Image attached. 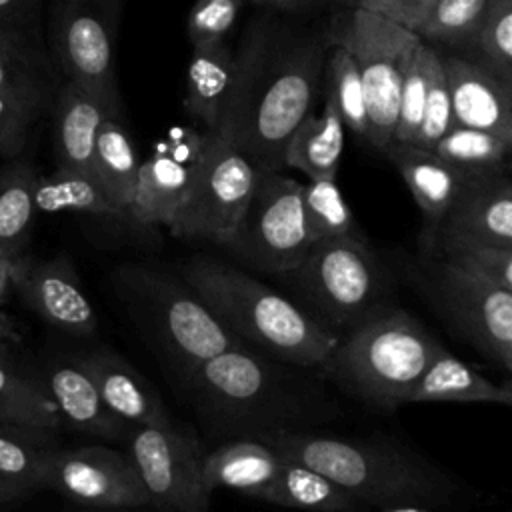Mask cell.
<instances>
[{"instance_id": "cell-18", "label": "cell", "mask_w": 512, "mask_h": 512, "mask_svg": "<svg viewBox=\"0 0 512 512\" xmlns=\"http://www.w3.org/2000/svg\"><path fill=\"white\" fill-rule=\"evenodd\" d=\"M92 376L104 404L130 426L172 424L174 418L162 396L122 354L96 348L74 356Z\"/></svg>"}, {"instance_id": "cell-37", "label": "cell", "mask_w": 512, "mask_h": 512, "mask_svg": "<svg viewBox=\"0 0 512 512\" xmlns=\"http://www.w3.org/2000/svg\"><path fill=\"white\" fill-rule=\"evenodd\" d=\"M300 198L310 242L358 232L336 178H308V182L302 184Z\"/></svg>"}, {"instance_id": "cell-31", "label": "cell", "mask_w": 512, "mask_h": 512, "mask_svg": "<svg viewBox=\"0 0 512 512\" xmlns=\"http://www.w3.org/2000/svg\"><path fill=\"white\" fill-rule=\"evenodd\" d=\"M38 172L30 162L12 158L0 168V254L18 256L34 222V186Z\"/></svg>"}, {"instance_id": "cell-45", "label": "cell", "mask_w": 512, "mask_h": 512, "mask_svg": "<svg viewBox=\"0 0 512 512\" xmlns=\"http://www.w3.org/2000/svg\"><path fill=\"white\" fill-rule=\"evenodd\" d=\"M432 0H356L352 8H364L376 14H382L404 28L418 18V14L430 4Z\"/></svg>"}, {"instance_id": "cell-3", "label": "cell", "mask_w": 512, "mask_h": 512, "mask_svg": "<svg viewBox=\"0 0 512 512\" xmlns=\"http://www.w3.org/2000/svg\"><path fill=\"white\" fill-rule=\"evenodd\" d=\"M286 458L334 480L360 506L384 512H428L450 506L460 486L422 454L380 438H354L310 428L260 436Z\"/></svg>"}, {"instance_id": "cell-1", "label": "cell", "mask_w": 512, "mask_h": 512, "mask_svg": "<svg viewBox=\"0 0 512 512\" xmlns=\"http://www.w3.org/2000/svg\"><path fill=\"white\" fill-rule=\"evenodd\" d=\"M330 38L254 22L236 56L218 132L260 172L282 170L288 136L314 108Z\"/></svg>"}, {"instance_id": "cell-38", "label": "cell", "mask_w": 512, "mask_h": 512, "mask_svg": "<svg viewBox=\"0 0 512 512\" xmlns=\"http://www.w3.org/2000/svg\"><path fill=\"white\" fill-rule=\"evenodd\" d=\"M464 50L468 58L512 84V0H490L486 16Z\"/></svg>"}, {"instance_id": "cell-43", "label": "cell", "mask_w": 512, "mask_h": 512, "mask_svg": "<svg viewBox=\"0 0 512 512\" xmlns=\"http://www.w3.org/2000/svg\"><path fill=\"white\" fill-rule=\"evenodd\" d=\"M38 122L22 106L0 94V158L12 160L28 146L30 130Z\"/></svg>"}, {"instance_id": "cell-27", "label": "cell", "mask_w": 512, "mask_h": 512, "mask_svg": "<svg viewBox=\"0 0 512 512\" xmlns=\"http://www.w3.org/2000/svg\"><path fill=\"white\" fill-rule=\"evenodd\" d=\"M236 56L226 42L192 48L186 68L184 112L206 130H216L234 80Z\"/></svg>"}, {"instance_id": "cell-46", "label": "cell", "mask_w": 512, "mask_h": 512, "mask_svg": "<svg viewBox=\"0 0 512 512\" xmlns=\"http://www.w3.org/2000/svg\"><path fill=\"white\" fill-rule=\"evenodd\" d=\"M38 488L34 484H28L24 480L0 474V506L4 504H16L28 500Z\"/></svg>"}, {"instance_id": "cell-28", "label": "cell", "mask_w": 512, "mask_h": 512, "mask_svg": "<svg viewBox=\"0 0 512 512\" xmlns=\"http://www.w3.org/2000/svg\"><path fill=\"white\" fill-rule=\"evenodd\" d=\"M140 162L134 140L120 116H106L96 132L90 170L112 204L128 220Z\"/></svg>"}, {"instance_id": "cell-44", "label": "cell", "mask_w": 512, "mask_h": 512, "mask_svg": "<svg viewBox=\"0 0 512 512\" xmlns=\"http://www.w3.org/2000/svg\"><path fill=\"white\" fill-rule=\"evenodd\" d=\"M42 0H0V32L42 44Z\"/></svg>"}, {"instance_id": "cell-36", "label": "cell", "mask_w": 512, "mask_h": 512, "mask_svg": "<svg viewBox=\"0 0 512 512\" xmlns=\"http://www.w3.org/2000/svg\"><path fill=\"white\" fill-rule=\"evenodd\" d=\"M324 72L326 96H330V100L334 102L344 126L356 136L366 138V96L354 58L344 46L330 42L324 60Z\"/></svg>"}, {"instance_id": "cell-16", "label": "cell", "mask_w": 512, "mask_h": 512, "mask_svg": "<svg viewBox=\"0 0 512 512\" xmlns=\"http://www.w3.org/2000/svg\"><path fill=\"white\" fill-rule=\"evenodd\" d=\"M464 242L512 248V182L508 168L468 174L426 250L436 252Z\"/></svg>"}, {"instance_id": "cell-34", "label": "cell", "mask_w": 512, "mask_h": 512, "mask_svg": "<svg viewBox=\"0 0 512 512\" xmlns=\"http://www.w3.org/2000/svg\"><path fill=\"white\" fill-rule=\"evenodd\" d=\"M488 6L490 0H432L408 30L424 42L464 50L486 16Z\"/></svg>"}, {"instance_id": "cell-8", "label": "cell", "mask_w": 512, "mask_h": 512, "mask_svg": "<svg viewBox=\"0 0 512 512\" xmlns=\"http://www.w3.org/2000/svg\"><path fill=\"white\" fill-rule=\"evenodd\" d=\"M122 0H48V48L54 68L122 114L116 34Z\"/></svg>"}, {"instance_id": "cell-5", "label": "cell", "mask_w": 512, "mask_h": 512, "mask_svg": "<svg viewBox=\"0 0 512 512\" xmlns=\"http://www.w3.org/2000/svg\"><path fill=\"white\" fill-rule=\"evenodd\" d=\"M442 350L418 318L384 300L338 336L318 370L364 404L396 410Z\"/></svg>"}, {"instance_id": "cell-23", "label": "cell", "mask_w": 512, "mask_h": 512, "mask_svg": "<svg viewBox=\"0 0 512 512\" xmlns=\"http://www.w3.org/2000/svg\"><path fill=\"white\" fill-rule=\"evenodd\" d=\"M56 166L90 170L96 132L106 116L114 114L100 98L82 86L64 80L58 84L52 104Z\"/></svg>"}, {"instance_id": "cell-20", "label": "cell", "mask_w": 512, "mask_h": 512, "mask_svg": "<svg viewBox=\"0 0 512 512\" xmlns=\"http://www.w3.org/2000/svg\"><path fill=\"white\" fill-rule=\"evenodd\" d=\"M52 396L62 422H68L82 434L120 440L130 424L120 420L102 400L92 376L72 356L68 360H52L42 378Z\"/></svg>"}, {"instance_id": "cell-30", "label": "cell", "mask_w": 512, "mask_h": 512, "mask_svg": "<svg viewBox=\"0 0 512 512\" xmlns=\"http://www.w3.org/2000/svg\"><path fill=\"white\" fill-rule=\"evenodd\" d=\"M36 212H76L98 218H124L88 170L56 166L52 174H38L34 186Z\"/></svg>"}, {"instance_id": "cell-32", "label": "cell", "mask_w": 512, "mask_h": 512, "mask_svg": "<svg viewBox=\"0 0 512 512\" xmlns=\"http://www.w3.org/2000/svg\"><path fill=\"white\" fill-rule=\"evenodd\" d=\"M0 420L58 430L60 412L42 378L28 374L16 360L0 362Z\"/></svg>"}, {"instance_id": "cell-47", "label": "cell", "mask_w": 512, "mask_h": 512, "mask_svg": "<svg viewBox=\"0 0 512 512\" xmlns=\"http://www.w3.org/2000/svg\"><path fill=\"white\" fill-rule=\"evenodd\" d=\"M316 2H324V0H264V6L276 8V10H300V8H306ZM334 2H346L352 6L356 4V0H334Z\"/></svg>"}, {"instance_id": "cell-29", "label": "cell", "mask_w": 512, "mask_h": 512, "mask_svg": "<svg viewBox=\"0 0 512 512\" xmlns=\"http://www.w3.org/2000/svg\"><path fill=\"white\" fill-rule=\"evenodd\" d=\"M258 500L316 512H352L360 502L326 474L282 456V464Z\"/></svg>"}, {"instance_id": "cell-7", "label": "cell", "mask_w": 512, "mask_h": 512, "mask_svg": "<svg viewBox=\"0 0 512 512\" xmlns=\"http://www.w3.org/2000/svg\"><path fill=\"white\" fill-rule=\"evenodd\" d=\"M280 276L324 318L346 328L384 302L388 290L386 270L358 232L312 242Z\"/></svg>"}, {"instance_id": "cell-49", "label": "cell", "mask_w": 512, "mask_h": 512, "mask_svg": "<svg viewBox=\"0 0 512 512\" xmlns=\"http://www.w3.org/2000/svg\"><path fill=\"white\" fill-rule=\"evenodd\" d=\"M10 360H16V354L6 328L0 324V362H10Z\"/></svg>"}, {"instance_id": "cell-24", "label": "cell", "mask_w": 512, "mask_h": 512, "mask_svg": "<svg viewBox=\"0 0 512 512\" xmlns=\"http://www.w3.org/2000/svg\"><path fill=\"white\" fill-rule=\"evenodd\" d=\"M282 464V454L254 436L228 440L202 456V478L210 490L230 488L258 498Z\"/></svg>"}, {"instance_id": "cell-9", "label": "cell", "mask_w": 512, "mask_h": 512, "mask_svg": "<svg viewBox=\"0 0 512 512\" xmlns=\"http://www.w3.org/2000/svg\"><path fill=\"white\" fill-rule=\"evenodd\" d=\"M328 38L344 46L356 62L366 96V140L384 154L396 126L404 70L420 38L398 22L364 8H352L348 22Z\"/></svg>"}, {"instance_id": "cell-19", "label": "cell", "mask_w": 512, "mask_h": 512, "mask_svg": "<svg viewBox=\"0 0 512 512\" xmlns=\"http://www.w3.org/2000/svg\"><path fill=\"white\" fill-rule=\"evenodd\" d=\"M384 154L396 166L398 174L406 182L414 202L420 208V214L424 218L422 244L428 246L460 184L472 172H464L446 162L434 150L420 148L416 144L390 142Z\"/></svg>"}, {"instance_id": "cell-33", "label": "cell", "mask_w": 512, "mask_h": 512, "mask_svg": "<svg viewBox=\"0 0 512 512\" xmlns=\"http://www.w3.org/2000/svg\"><path fill=\"white\" fill-rule=\"evenodd\" d=\"M54 430L0 420V474L44 488V470L56 448Z\"/></svg>"}, {"instance_id": "cell-10", "label": "cell", "mask_w": 512, "mask_h": 512, "mask_svg": "<svg viewBox=\"0 0 512 512\" xmlns=\"http://www.w3.org/2000/svg\"><path fill=\"white\" fill-rule=\"evenodd\" d=\"M420 286L448 326L476 352L508 372L512 368V290L428 252Z\"/></svg>"}, {"instance_id": "cell-15", "label": "cell", "mask_w": 512, "mask_h": 512, "mask_svg": "<svg viewBox=\"0 0 512 512\" xmlns=\"http://www.w3.org/2000/svg\"><path fill=\"white\" fill-rule=\"evenodd\" d=\"M10 288L46 324L74 338H90L98 328L96 310L72 260L64 254L44 260L14 256Z\"/></svg>"}, {"instance_id": "cell-42", "label": "cell", "mask_w": 512, "mask_h": 512, "mask_svg": "<svg viewBox=\"0 0 512 512\" xmlns=\"http://www.w3.org/2000/svg\"><path fill=\"white\" fill-rule=\"evenodd\" d=\"M452 128V106H450V94L446 86V76L438 52V60L432 68L428 90H426V102L422 110V118L418 124V130L414 134V140L410 144H416L420 148L432 150L436 142Z\"/></svg>"}, {"instance_id": "cell-2", "label": "cell", "mask_w": 512, "mask_h": 512, "mask_svg": "<svg viewBox=\"0 0 512 512\" xmlns=\"http://www.w3.org/2000/svg\"><path fill=\"white\" fill-rule=\"evenodd\" d=\"M300 370L236 344L186 370V388L210 432L260 438L326 416V398Z\"/></svg>"}, {"instance_id": "cell-50", "label": "cell", "mask_w": 512, "mask_h": 512, "mask_svg": "<svg viewBox=\"0 0 512 512\" xmlns=\"http://www.w3.org/2000/svg\"><path fill=\"white\" fill-rule=\"evenodd\" d=\"M252 2H256V4H260V6H264V0H252Z\"/></svg>"}, {"instance_id": "cell-21", "label": "cell", "mask_w": 512, "mask_h": 512, "mask_svg": "<svg viewBox=\"0 0 512 512\" xmlns=\"http://www.w3.org/2000/svg\"><path fill=\"white\" fill-rule=\"evenodd\" d=\"M56 68L44 44L0 32V94L36 120L52 110L58 90Z\"/></svg>"}, {"instance_id": "cell-39", "label": "cell", "mask_w": 512, "mask_h": 512, "mask_svg": "<svg viewBox=\"0 0 512 512\" xmlns=\"http://www.w3.org/2000/svg\"><path fill=\"white\" fill-rule=\"evenodd\" d=\"M436 60H438V50L432 48L428 42L420 40V44L414 48L410 62L404 70L392 142L410 144L414 140V134L422 118L424 102H426L430 74Z\"/></svg>"}, {"instance_id": "cell-26", "label": "cell", "mask_w": 512, "mask_h": 512, "mask_svg": "<svg viewBox=\"0 0 512 512\" xmlns=\"http://www.w3.org/2000/svg\"><path fill=\"white\" fill-rule=\"evenodd\" d=\"M344 122L330 100L324 98L322 108H314L298 122L286 140L282 164L296 168L310 180L336 178L344 150Z\"/></svg>"}, {"instance_id": "cell-13", "label": "cell", "mask_w": 512, "mask_h": 512, "mask_svg": "<svg viewBox=\"0 0 512 512\" xmlns=\"http://www.w3.org/2000/svg\"><path fill=\"white\" fill-rule=\"evenodd\" d=\"M126 456L132 462L148 506L172 512H204L212 490L202 478V448L198 438L172 424L130 426Z\"/></svg>"}, {"instance_id": "cell-25", "label": "cell", "mask_w": 512, "mask_h": 512, "mask_svg": "<svg viewBox=\"0 0 512 512\" xmlns=\"http://www.w3.org/2000/svg\"><path fill=\"white\" fill-rule=\"evenodd\" d=\"M458 402V404H510L508 384H496L446 348L426 366L406 396V404Z\"/></svg>"}, {"instance_id": "cell-11", "label": "cell", "mask_w": 512, "mask_h": 512, "mask_svg": "<svg viewBox=\"0 0 512 512\" xmlns=\"http://www.w3.org/2000/svg\"><path fill=\"white\" fill-rule=\"evenodd\" d=\"M300 190L302 182L280 170L260 172L240 220L218 244L252 270H292L312 244Z\"/></svg>"}, {"instance_id": "cell-6", "label": "cell", "mask_w": 512, "mask_h": 512, "mask_svg": "<svg viewBox=\"0 0 512 512\" xmlns=\"http://www.w3.org/2000/svg\"><path fill=\"white\" fill-rule=\"evenodd\" d=\"M116 276L128 302L140 310L154 336L184 370L244 344L212 314L182 276L148 266H124Z\"/></svg>"}, {"instance_id": "cell-35", "label": "cell", "mask_w": 512, "mask_h": 512, "mask_svg": "<svg viewBox=\"0 0 512 512\" xmlns=\"http://www.w3.org/2000/svg\"><path fill=\"white\" fill-rule=\"evenodd\" d=\"M510 148L512 140L478 128L452 126L432 150L464 172H492L508 168Z\"/></svg>"}, {"instance_id": "cell-40", "label": "cell", "mask_w": 512, "mask_h": 512, "mask_svg": "<svg viewBox=\"0 0 512 512\" xmlns=\"http://www.w3.org/2000/svg\"><path fill=\"white\" fill-rule=\"evenodd\" d=\"M440 258L450 264L464 268L476 276H482L502 288L512 290V248L482 244V242H464L452 244L442 250H436Z\"/></svg>"}, {"instance_id": "cell-41", "label": "cell", "mask_w": 512, "mask_h": 512, "mask_svg": "<svg viewBox=\"0 0 512 512\" xmlns=\"http://www.w3.org/2000/svg\"><path fill=\"white\" fill-rule=\"evenodd\" d=\"M242 10V0H196L188 12L186 32L192 48L224 42Z\"/></svg>"}, {"instance_id": "cell-22", "label": "cell", "mask_w": 512, "mask_h": 512, "mask_svg": "<svg viewBox=\"0 0 512 512\" xmlns=\"http://www.w3.org/2000/svg\"><path fill=\"white\" fill-rule=\"evenodd\" d=\"M196 150L198 142L188 156L158 148L150 158L140 162L136 188L128 210L132 222L142 226H168L172 222L188 192Z\"/></svg>"}, {"instance_id": "cell-12", "label": "cell", "mask_w": 512, "mask_h": 512, "mask_svg": "<svg viewBox=\"0 0 512 512\" xmlns=\"http://www.w3.org/2000/svg\"><path fill=\"white\" fill-rule=\"evenodd\" d=\"M258 174L260 170L218 132L200 134L192 180L168 224L170 234L218 244L240 220Z\"/></svg>"}, {"instance_id": "cell-17", "label": "cell", "mask_w": 512, "mask_h": 512, "mask_svg": "<svg viewBox=\"0 0 512 512\" xmlns=\"http://www.w3.org/2000/svg\"><path fill=\"white\" fill-rule=\"evenodd\" d=\"M452 126L478 128L512 140V84L462 54H442Z\"/></svg>"}, {"instance_id": "cell-14", "label": "cell", "mask_w": 512, "mask_h": 512, "mask_svg": "<svg viewBox=\"0 0 512 512\" xmlns=\"http://www.w3.org/2000/svg\"><path fill=\"white\" fill-rule=\"evenodd\" d=\"M42 484L82 506H148L144 486L126 452L108 446H56L48 458Z\"/></svg>"}, {"instance_id": "cell-48", "label": "cell", "mask_w": 512, "mask_h": 512, "mask_svg": "<svg viewBox=\"0 0 512 512\" xmlns=\"http://www.w3.org/2000/svg\"><path fill=\"white\" fill-rule=\"evenodd\" d=\"M10 272H12V258L0 254V306L4 302L6 292L10 290Z\"/></svg>"}, {"instance_id": "cell-4", "label": "cell", "mask_w": 512, "mask_h": 512, "mask_svg": "<svg viewBox=\"0 0 512 512\" xmlns=\"http://www.w3.org/2000/svg\"><path fill=\"white\" fill-rule=\"evenodd\" d=\"M184 282L244 344L302 368H320L338 336L252 274L208 256L180 266Z\"/></svg>"}]
</instances>
